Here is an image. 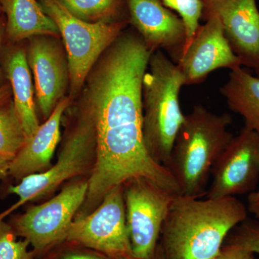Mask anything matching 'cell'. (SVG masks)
Returning a JSON list of instances; mask_svg holds the SVG:
<instances>
[{
	"mask_svg": "<svg viewBox=\"0 0 259 259\" xmlns=\"http://www.w3.org/2000/svg\"><path fill=\"white\" fill-rule=\"evenodd\" d=\"M151 54L139 35L122 32L89 73L79 108L93 125L96 160L78 217L93 212L115 187L139 177L181 195L168 168L151 157L144 144L143 80Z\"/></svg>",
	"mask_w": 259,
	"mask_h": 259,
	"instance_id": "obj_1",
	"label": "cell"
},
{
	"mask_svg": "<svg viewBox=\"0 0 259 259\" xmlns=\"http://www.w3.org/2000/svg\"><path fill=\"white\" fill-rule=\"evenodd\" d=\"M248 213L237 197L203 200L176 196L158 242L165 258H214L228 233L248 218Z\"/></svg>",
	"mask_w": 259,
	"mask_h": 259,
	"instance_id": "obj_2",
	"label": "cell"
},
{
	"mask_svg": "<svg viewBox=\"0 0 259 259\" xmlns=\"http://www.w3.org/2000/svg\"><path fill=\"white\" fill-rule=\"evenodd\" d=\"M231 123L229 114L217 115L199 105L185 115L166 166L181 195L199 199L207 194L212 167L233 138Z\"/></svg>",
	"mask_w": 259,
	"mask_h": 259,
	"instance_id": "obj_3",
	"label": "cell"
},
{
	"mask_svg": "<svg viewBox=\"0 0 259 259\" xmlns=\"http://www.w3.org/2000/svg\"><path fill=\"white\" fill-rule=\"evenodd\" d=\"M148 69L142 90L144 144L151 157L166 168L185 120L180 94L185 79L178 65L161 50L152 53Z\"/></svg>",
	"mask_w": 259,
	"mask_h": 259,
	"instance_id": "obj_4",
	"label": "cell"
},
{
	"mask_svg": "<svg viewBox=\"0 0 259 259\" xmlns=\"http://www.w3.org/2000/svg\"><path fill=\"white\" fill-rule=\"evenodd\" d=\"M64 40L70 74V98L82 90L89 73L124 28L122 22L88 23L76 18L58 0H38Z\"/></svg>",
	"mask_w": 259,
	"mask_h": 259,
	"instance_id": "obj_5",
	"label": "cell"
},
{
	"mask_svg": "<svg viewBox=\"0 0 259 259\" xmlns=\"http://www.w3.org/2000/svg\"><path fill=\"white\" fill-rule=\"evenodd\" d=\"M95 160L96 141L93 125L79 108L76 122L65 141L57 162L46 171L25 177L18 185L10 187V193L16 194L19 199L0 213V221L27 202L54 192L66 181L85 174L90 175Z\"/></svg>",
	"mask_w": 259,
	"mask_h": 259,
	"instance_id": "obj_6",
	"label": "cell"
},
{
	"mask_svg": "<svg viewBox=\"0 0 259 259\" xmlns=\"http://www.w3.org/2000/svg\"><path fill=\"white\" fill-rule=\"evenodd\" d=\"M88 191V180L66 186L50 200L32 206L9 223L17 236L27 240L35 256L47 255L66 241L75 216L82 207Z\"/></svg>",
	"mask_w": 259,
	"mask_h": 259,
	"instance_id": "obj_7",
	"label": "cell"
},
{
	"mask_svg": "<svg viewBox=\"0 0 259 259\" xmlns=\"http://www.w3.org/2000/svg\"><path fill=\"white\" fill-rule=\"evenodd\" d=\"M126 226L133 256L152 259L162 226L177 194L139 177L123 185Z\"/></svg>",
	"mask_w": 259,
	"mask_h": 259,
	"instance_id": "obj_8",
	"label": "cell"
},
{
	"mask_svg": "<svg viewBox=\"0 0 259 259\" xmlns=\"http://www.w3.org/2000/svg\"><path fill=\"white\" fill-rule=\"evenodd\" d=\"M66 242L91 248L112 258L132 255L126 226L123 185L110 191L93 212L75 218Z\"/></svg>",
	"mask_w": 259,
	"mask_h": 259,
	"instance_id": "obj_9",
	"label": "cell"
},
{
	"mask_svg": "<svg viewBox=\"0 0 259 259\" xmlns=\"http://www.w3.org/2000/svg\"><path fill=\"white\" fill-rule=\"evenodd\" d=\"M207 198L236 197L253 192L259 180V134L243 127L212 167Z\"/></svg>",
	"mask_w": 259,
	"mask_h": 259,
	"instance_id": "obj_10",
	"label": "cell"
},
{
	"mask_svg": "<svg viewBox=\"0 0 259 259\" xmlns=\"http://www.w3.org/2000/svg\"><path fill=\"white\" fill-rule=\"evenodd\" d=\"M56 38L50 35L30 37L26 50L35 81L37 106L45 120L64 98L70 86L66 51Z\"/></svg>",
	"mask_w": 259,
	"mask_h": 259,
	"instance_id": "obj_11",
	"label": "cell"
},
{
	"mask_svg": "<svg viewBox=\"0 0 259 259\" xmlns=\"http://www.w3.org/2000/svg\"><path fill=\"white\" fill-rule=\"evenodd\" d=\"M177 65L185 77V86L202 83L214 70H234L242 66L227 40L221 20L213 15L199 25Z\"/></svg>",
	"mask_w": 259,
	"mask_h": 259,
	"instance_id": "obj_12",
	"label": "cell"
},
{
	"mask_svg": "<svg viewBox=\"0 0 259 259\" xmlns=\"http://www.w3.org/2000/svg\"><path fill=\"white\" fill-rule=\"evenodd\" d=\"M208 15L222 23L225 35L242 66L259 70V11L255 0H205Z\"/></svg>",
	"mask_w": 259,
	"mask_h": 259,
	"instance_id": "obj_13",
	"label": "cell"
},
{
	"mask_svg": "<svg viewBox=\"0 0 259 259\" xmlns=\"http://www.w3.org/2000/svg\"><path fill=\"white\" fill-rule=\"evenodd\" d=\"M131 21L151 52L164 49L175 63L185 49L186 30L182 19L160 0H127Z\"/></svg>",
	"mask_w": 259,
	"mask_h": 259,
	"instance_id": "obj_14",
	"label": "cell"
},
{
	"mask_svg": "<svg viewBox=\"0 0 259 259\" xmlns=\"http://www.w3.org/2000/svg\"><path fill=\"white\" fill-rule=\"evenodd\" d=\"M71 98L65 97L51 115L27 141L16 157L10 162L9 176L20 181L50 168L51 161L61 137L63 115L69 107Z\"/></svg>",
	"mask_w": 259,
	"mask_h": 259,
	"instance_id": "obj_15",
	"label": "cell"
},
{
	"mask_svg": "<svg viewBox=\"0 0 259 259\" xmlns=\"http://www.w3.org/2000/svg\"><path fill=\"white\" fill-rule=\"evenodd\" d=\"M1 65L5 77L9 80L13 102L28 140L40 124L34 101L33 85L26 50L16 44L3 47Z\"/></svg>",
	"mask_w": 259,
	"mask_h": 259,
	"instance_id": "obj_16",
	"label": "cell"
},
{
	"mask_svg": "<svg viewBox=\"0 0 259 259\" xmlns=\"http://www.w3.org/2000/svg\"><path fill=\"white\" fill-rule=\"evenodd\" d=\"M6 15L5 36L11 44L39 35H60L56 23L37 0H0Z\"/></svg>",
	"mask_w": 259,
	"mask_h": 259,
	"instance_id": "obj_17",
	"label": "cell"
},
{
	"mask_svg": "<svg viewBox=\"0 0 259 259\" xmlns=\"http://www.w3.org/2000/svg\"><path fill=\"white\" fill-rule=\"evenodd\" d=\"M221 93L231 110L244 119V127L259 134V78L242 67L231 70Z\"/></svg>",
	"mask_w": 259,
	"mask_h": 259,
	"instance_id": "obj_18",
	"label": "cell"
},
{
	"mask_svg": "<svg viewBox=\"0 0 259 259\" xmlns=\"http://www.w3.org/2000/svg\"><path fill=\"white\" fill-rule=\"evenodd\" d=\"M28 141L13 100L0 105V156L11 162Z\"/></svg>",
	"mask_w": 259,
	"mask_h": 259,
	"instance_id": "obj_19",
	"label": "cell"
},
{
	"mask_svg": "<svg viewBox=\"0 0 259 259\" xmlns=\"http://www.w3.org/2000/svg\"><path fill=\"white\" fill-rule=\"evenodd\" d=\"M71 15L88 23L111 21L120 0H58Z\"/></svg>",
	"mask_w": 259,
	"mask_h": 259,
	"instance_id": "obj_20",
	"label": "cell"
},
{
	"mask_svg": "<svg viewBox=\"0 0 259 259\" xmlns=\"http://www.w3.org/2000/svg\"><path fill=\"white\" fill-rule=\"evenodd\" d=\"M161 3L168 9L176 11L185 25V51L190 45L196 32L198 30L199 20L202 17L205 2L204 0H161Z\"/></svg>",
	"mask_w": 259,
	"mask_h": 259,
	"instance_id": "obj_21",
	"label": "cell"
},
{
	"mask_svg": "<svg viewBox=\"0 0 259 259\" xmlns=\"http://www.w3.org/2000/svg\"><path fill=\"white\" fill-rule=\"evenodd\" d=\"M223 245H233L259 254V221L247 218L227 236Z\"/></svg>",
	"mask_w": 259,
	"mask_h": 259,
	"instance_id": "obj_22",
	"label": "cell"
},
{
	"mask_svg": "<svg viewBox=\"0 0 259 259\" xmlns=\"http://www.w3.org/2000/svg\"><path fill=\"white\" fill-rule=\"evenodd\" d=\"M27 240L17 241V236L10 223L0 221V259H35L32 250H29Z\"/></svg>",
	"mask_w": 259,
	"mask_h": 259,
	"instance_id": "obj_23",
	"label": "cell"
},
{
	"mask_svg": "<svg viewBox=\"0 0 259 259\" xmlns=\"http://www.w3.org/2000/svg\"><path fill=\"white\" fill-rule=\"evenodd\" d=\"M66 243L67 245L56 252L51 259H112L108 255L82 245Z\"/></svg>",
	"mask_w": 259,
	"mask_h": 259,
	"instance_id": "obj_24",
	"label": "cell"
},
{
	"mask_svg": "<svg viewBox=\"0 0 259 259\" xmlns=\"http://www.w3.org/2000/svg\"><path fill=\"white\" fill-rule=\"evenodd\" d=\"M213 259H255L254 253L249 250L233 246L223 245L221 251Z\"/></svg>",
	"mask_w": 259,
	"mask_h": 259,
	"instance_id": "obj_25",
	"label": "cell"
},
{
	"mask_svg": "<svg viewBox=\"0 0 259 259\" xmlns=\"http://www.w3.org/2000/svg\"><path fill=\"white\" fill-rule=\"evenodd\" d=\"M246 207L248 212L259 221V189L248 194Z\"/></svg>",
	"mask_w": 259,
	"mask_h": 259,
	"instance_id": "obj_26",
	"label": "cell"
},
{
	"mask_svg": "<svg viewBox=\"0 0 259 259\" xmlns=\"http://www.w3.org/2000/svg\"><path fill=\"white\" fill-rule=\"evenodd\" d=\"M5 36V22L3 18L0 19V88L5 84L4 77H5L1 65V54L3 49V42Z\"/></svg>",
	"mask_w": 259,
	"mask_h": 259,
	"instance_id": "obj_27",
	"label": "cell"
},
{
	"mask_svg": "<svg viewBox=\"0 0 259 259\" xmlns=\"http://www.w3.org/2000/svg\"><path fill=\"white\" fill-rule=\"evenodd\" d=\"M11 96V87L8 83H5L2 88H0V105L10 100Z\"/></svg>",
	"mask_w": 259,
	"mask_h": 259,
	"instance_id": "obj_28",
	"label": "cell"
},
{
	"mask_svg": "<svg viewBox=\"0 0 259 259\" xmlns=\"http://www.w3.org/2000/svg\"><path fill=\"white\" fill-rule=\"evenodd\" d=\"M10 161L0 156V180L9 176Z\"/></svg>",
	"mask_w": 259,
	"mask_h": 259,
	"instance_id": "obj_29",
	"label": "cell"
},
{
	"mask_svg": "<svg viewBox=\"0 0 259 259\" xmlns=\"http://www.w3.org/2000/svg\"><path fill=\"white\" fill-rule=\"evenodd\" d=\"M152 259H166L159 243H158L157 247H156V251H155L154 255H153Z\"/></svg>",
	"mask_w": 259,
	"mask_h": 259,
	"instance_id": "obj_30",
	"label": "cell"
},
{
	"mask_svg": "<svg viewBox=\"0 0 259 259\" xmlns=\"http://www.w3.org/2000/svg\"><path fill=\"white\" fill-rule=\"evenodd\" d=\"M112 259H137L136 258H134L133 255H125V256H119V257H116V258H114Z\"/></svg>",
	"mask_w": 259,
	"mask_h": 259,
	"instance_id": "obj_31",
	"label": "cell"
},
{
	"mask_svg": "<svg viewBox=\"0 0 259 259\" xmlns=\"http://www.w3.org/2000/svg\"><path fill=\"white\" fill-rule=\"evenodd\" d=\"M255 72H256L257 77L259 78V70H258V71H255Z\"/></svg>",
	"mask_w": 259,
	"mask_h": 259,
	"instance_id": "obj_32",
	"label": "cell"
},
{
	"mask_svg": "<svg viewBox=\"0 0 259 259\" xmlns=\"http://www.w3.org/2000/svg\"><path fill=\"white\" fill-rule=\"evenodd\" d=\"M204 2H205V0H204Z\"/></svg>",
	"mask_w": 259,
	"mask_h": 259,
	"instance_id": "obj_33",
	"label": "cell"
}]
</instances>
